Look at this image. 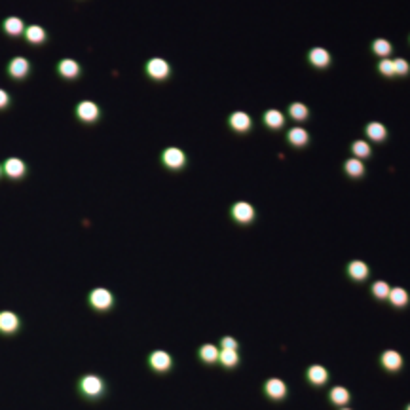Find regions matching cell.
<instances>
[{"instance_id":"6da1fadb","label":"cell","mask_w":410,"mask_h":410,"mask_svg":"<svg viewBox=\"0 0 410 410\" xmlns=\"http://www.w3.org/2000/svg\"><path fill=\"white\" fill-rule=\"evenodd\" d=\"M31 72H32V63L23 55H16L6 63V74L14 82H25L31 76Z\"/></svg>"},{"instance_id":"7a4b0ae2","label":"cell","mask_w":410,"mask_h":410,"mask_svg":"<svg viewBox=\"0 0 410 410\" xmlns=\"http://www.w3.org/2000/svg\"><path fill=\"white\" fill-rule=\"evenodd\" d=\"M105 389L107 386H105L103 378L97 374H86L78 380V391L88 399H99L105 393Z\"/></svg>"},{"instance_id":"3957f363","label":"cell","mask_w":410,"mask_h":410,"mask_svg":"<svg viewBox=\"0 0 410 410\" xmlns=\"http://www.w3.org/2000/svg\"><path fill=\"white\" fill-rule=\"evenodd\" d=\"M2 173L10 181H23L29 175V165L19 156H8L2 161Z\"/></svg>"},{"instance_id":"277c9868","label":"cell","mask_w":410,"mask_h":410,"mask_svg":"<svg viewBox=\"0 0 410 410\" xmlns=\"http://www.w3.org/2000/svg\"><path fill=\"white\" fill-rule=\"evenodd\" d=\"M88 302L95 312H109L114 306V295L105 287H97V289L90 291Z\"/></svg>"},{"instance_id":"5b68a950","label":"cell","mask_w":410,"mask_h":410,"mask_svg":"<svg viewBox=\"0 0 410 410\" xmlns=\"http://www.w3.org/2000/svg\"><path fill=\"white\" fill-rule=\"evenodd\" d=\"M74 116L82 124H95L101 118V109H99L97 103H93L90 99H84L74 107Z\"/></svg>"},{"instance_id":"8992f818","label":"cell","mask_w":410,"mask_h":410,"mask_svg":"<svg viewBox=\"0 0 410 410\" xmlns=\"http://www.w3.org/2000/svg\"><path fill=\"white\" fill-rule=\"evenodd\" d=\"M21 329V317L12 310L0 312V334L2 336H14Z\"/></svg>"},{"instance_id":"52a82bcc","label":"cell","mask_w":410,"mask_h":410,"mask_svg":"<svg viewBox=\"0 0 410 410\" xmlns=\"http://www.w3.org/2000/svg\"><path fill=\"white\" fill-rule=\"evenodd\" d=\"M144 70H146V74H148L152 80H156V82L167 80L169 74H171L169 63H167L165 59H161V57H152V59H148L146 65H144Z\"/></svg>"},{"instance_id":"ba28073f","label":"cell","mask_w":410,"mask_h":410,"mask_svg":"<svg viewBox=\"0 0 410 410\" xmlns=\"http://www.w3.org/2000/svg\"><path fill=\"white\" fill-rule=\"evenodd\" d=\"M55 70H57V76L63 78V80H76V78H80V74H82V65H80L76 59L65 57V59L57 61Z\"/></svg>"},{"instance_id":"9c48e42d","label":"cell","mask_w":410,"mask_h":410,"mask_svg":"<svg viewBox=\"0 0 410 410\" xmlns=\"http://www.w3.org/2000/svg\"><path fill=\"white\" fill-rule=\"evenodd\" d=\"M161 161L167 169H181L186 163V154L177 146H169L161 152Z\"/></svg>"},{"instance_id":"30bf717a","label":"cell","mask_w":410,"mask_h":410,"mask_svg":"<svg viewBox=\"0 0 410 410\" xmlns=\"http://www.w3.org/2000/svg\"><path fill=\"white\" fill-rule=\"evenodd\" d=\"M23 38L29 46H42L47 42V32L42 25H27L25 27V32H23Z\"/></svg>"},{"instance_id":"8fae6325","label":"cell","mask_w":410,"mask_h":410,"mask_svg":"<svg viewBox=\"0 0 410 410\" xmlns=\"http://www.w3.org/2000/svg\"><path fill=\"white\" fill-rule=\"evenodd\" d=\"M148 364H150V368L156 370V372H167V370L173 366V359H171V355H169L167 351L156 349V351H152V353L148 355Z\"/></svg>"},{"instance_id":"7c38bea8","label":"cell","mask_w":410,"mask_h":410,"mask_svg":"<svg viewBox=\"0 0 410 410\" xmlns=\"http://www.w3.org/2000/svg\"><path fill=\"white\" fill-rule=\"evenodd\" d=\"M25 21L21 17H16V16H10L2 21V32L6 36H12V38H17V36H23L25 32Z\"/></svg>"},{"instance_id":"4fadbf2b","label":"cell","mask_w":410,"mask_h":410,"mask_svg":"<svg viewBox=\"0 0 410 410\" xmlns=\"http://www.w3.org/2000/svg\"><path fill=\"white\" fill-rule=\"evenodd\" d=\"M232 217H234L237 222L247 224V222H251V221L254 219V209H252V205L247 204V202H237V204L232 207Z\"/></svg>"},{"instance_id":"5bb4252c","label":"cell","mask_w":410,"mask_h":410,"mask_svg":"<svg viewBox=\"0 0 410 410\" xmlns=\"http://www.w3.org/2000/svg\"><path fill=\"white\" fill-rule=\"evenodd\" d=\"M264 391H266V395H268L270 399L279 401V399H283V397L287 395V386H285V382H283L281 378H270V380L264 384Z\"/></svg>"},{"instance_id":"9a60e30c","label":"cell","mask_w":410,"mask_h":410,"mask_svg":"<svg viewBox=\"0 0 410 410\" xmlns=\"http://www.w3.org/2000/svg\"><path fill=\"white\" fill-rule=\"evenodd\" d=\"M306 376H308V380H310L314 386H323V384L329 380V372H327V368L321 366V364H312V366L308 368Z\"/></svg>"},{"instance_id":"2e32d148","label":"cell","mask_w":410,"mask_h":410,"mask_svg":"<svg viewBox=\"0 0 410 410\" xmlns=\"http://www.w3.org/2000/svg\"><path fill=\"white\" fill-rule=\"evenodd\" d=\"M382 366L386 370H399L403 366V357L399 351H393V349H387L382 353Z\"/></svg>"},{"instance_id":"e0dca14e","label":"cell","mask_w":410,"mask_h":410,"mask_svg":"<svg viewBox=\"0 0 410 410\" xmlns=\"http://www.w3.org/2000/svg\"><path fill=\"white\" fill-rule=\"evenodd\" d=\"M310 63H312L314 67L325 68L329 63H331V53H329L325 47H314V49L310 51Z\"/></svg>"},{"instance_id":"ac0fdd59","label":"cell","mask_w":410,"mask_h":410,"mask_svg":"<svg viewBox=\"0 0 410 410\" xmlns=\"http://www.w3.org/2000/svg\"><path fill=\"white\" fill-rule=\"evenodd\" d=\"M230 126L236 131L243 133V131H247L251 127V116L247 112H234L230 116Z\"/></svg>"},{"instance_id":"d6986e66","label":"cell","mask_w":410,"mask_h":410,"mask_svg":"<svg viewBox=\"0 0 410 410\" xmlns=\"http://www.w3.org/2000/svg\"><path fill=\"white\" fill-rule=\"evenodd\" d=\"M347 273H349L351 279L363 281V279L368 277V266L364 262H361V260H353V262L347 264Z\"/></svg>"},{"instance_id":"ffe728a7","label":"cell","mask_w":410,"mask_h":410,"mask_svg":"<svg viewBox=\"0 0 410 410\" xmlns=\"http://www.w3.org/2000/svg\"><path fill=\"white\" fill-rule=\"evenodd\" d=\"M364 133L368 135V139H372V141L380 142V141H384V139L387 137V129H386V126H384V124H380V122H370V124L366 126Z\"/></svg>"},{"instance_id":"44dd1931","label":"cell","mask_w":410,"mask_h":410,"mask_svg":"<svg viewBox=\"0 0 410 410\" xmlns=\"http://www.w3.org/2000/svg\"><path fill=\"white\" fill-rule=\"evenodd\" d=\"M389 302L393 304V306H397V308H403V306H407V302H409V293L403 289V287H395V289H391L389 291Z\"/></svg>"},{"instance_id":"7402d4cb","label":"cell","mask_w":410,"mask_h":410,"mask_svg":"<svg viewBox=\"0 0 410 410\" xmlns=\"http://www.w3.org/2000/svg\"><path fill=\"white\" fill-rule=\"evenodd\" d=\"M264 124L268 126V127H272V129H279V127H283V124H285V116L279 112V110H266V114H264Z\"/></svg>"},{"instance_id":"603a6c76","label":"cell","mask_w":410,"mask_h":410,"mask_svg":"<svg viewBox=\"0 0 410 410\" xmlns=\"http://www.w3.org/2000/svg\"><path fill=\"white\" fill-rule=\"evenodd\" d=\"M287 139H289V142L295 144V146H304V144L310 141V135H308V131L302 129V127H293V129L289 131Z\"/></svg>"},{"instance_id":"cb8c5ba5","label":"cell","mask_w":410,"mask_h":410,"mask_svg":"<svg viewBox=\"0 0 410 410\" xmlns=\"http://www.w3.org/2000/svg\"><path fill=\"white\" fill-rule=\"evenodd\" d=\"M219 351L221 349L217 346L205 344V346L200 347V357H202V361H205V363H215V361H219Z\"/></svg>"},{"instance_id":"d4e9b609","label":"cell","mask_w":410,"mask_h":410,"mask_svg":"<svg viewBox=\"0 0 410 410\" xmlns=\"http://www.w3.org/2000/svg\"><path fill=\"white\" fill-rule=\"evenodd\" d=\"M344 169H346V173L349 175V177H361L364 173V165L361 159L357 158H351L346 161V165H344Z\"/></svg>"},{"instance_id":"484cf974","label":"cell","mask_w":410,"mask_h":410,"mask_svg":"<svg viewBox=\"0 0 410 410\" xmlns=\"http://www.w3.org/2000/svg\"><path fill=\"white\" fill-rule=\"evenodd\" d=\"M219 361H221V364H224V366H236L237 364V361H239V357H237V349H221L219 351Z\"/></svg>"},{"instance_id":"4316f807","label":"cell","mask_w":410,"mask_h":410,"mask_svg":"<svg viewBox=\"0 0 410 410\" xmlns=\"http://www.w3.org/2000/svg\"><path fill=\"white\" fill-rule=\"evenodd\" d=\"M331 401H332L334 405H346V403L349 401V391L342 386L332 387V389H331Z\"/></svg>"},{"instance_id":"83f0119b","label":"cell","mask_w":410,"mask_h":410,"mask_svg":"<svg viewBox=\"0 0 410 410\" xmlns=\"http://www.w3.org/2000/svg\"><path fill=\"white\" fill-rule=\"evenodd\" d=\"M372 51H374L376 55H380V57L386 59L387 55L391 53V44L387 42L386 38H376V40L372 42Z\"/></svg>"},{"instance_id":"f1b7e54d","label":"cell","mask_w":410,"mask_h":410,"mask_svg":"<svg viewBox=\"0 0 410 410\" xmlns=\"http://www.w3.org/2000/svg\"><path fill=\"white\" fill-rule=\"evenodd\" d=\"M289 116H291L293 120L302 122V120L308 118V107H306L304 103H293V105L289 107Z\"/></svg>"},{"instance_id":"f546056e","label":"cell","mask_w":410,"mask_h":410,"mask_svg":"<svg viewBox=\"0 0 410 410\" xmlns=\"http://www.w3.org/2000/svg\"><path fill=\"white\" fill-rule=\"evenodd\" d=\"M351 152H353V156L357 159L368 158V156H370V146H368V142H364V141H355V142L351 144Z\"/></svg>"},{"instance_id":"4dcf8cb0","label":"cell","mask_w":410,"mask_h":410,"mask_svg":"<svg viewBox=\"0 0 410 410\" xmlns=\"http://www.w3.org/2000/svg\"><path fill=\"white\" fill-rule=\"evenodd\" d=\"M389 285H387L386 281H376L374 285H372V295L376 296V298H380V300H384V298H387L389 296Z\"/></svg>"},{"instance_id":"1f68e13d","label":"cell","mask_w":410,"mask_h":410,"mask_svg":"<svg viewBox=\"0 0 410 410\" xmlns=\"http://www.w3.org/2000/svg\"><path fill=\"white\" fill-rule=\"evenodd\" d=\"M378 70L384 74V76H393L395 74V70H393V59H382L380 61V65H378Z\"/></svg>"},{"instance_id":"d6a6232c","label":"cell","mask_w":410,"mask_h":410,"mask_svg":"<svg viewBox=\"0 0 410 410\" xmlns=\"http://www.w3.org/2000/svg\"><path fill=\"white\" fill-rule=\"evenodd\" d=\"M393 70H395V74L405 76V74H409L410 67L405 59H393Z\"/></svg>"},{"instance_id":"836d02e7","label":"cell","mask_w":410,"mask_h":410,"mask_svg":"<svg viewBox=\"0 0 410 410\" xmlns=\"http://www.w3.org/2000/svg\"><path fill=\"white\" fill-rule=\"evenodd\" d=\"M10 107H12V95L6 90L0 88V112L2 110H8Z\"/></svg>"},{"instance_id":"e575fe53","label":"cell","mask_w":410,"mask_h":410,"mask_svg":"<svg viewBox=\"0 0 410 410\" xmlns=\"http://www.w3.org/2000/svg\"><path fill=\"white\" fill-rule=\"evenodd\" d=\"M221 347H222V349H237V340L232 338V336H224V338L221 340Z\"/></svg>"},{"instance_id":"d590c367","label":"cell","mask_w":410,"mask_h":410,"mask_svg":"<svg viewBox=\"0 0 410 410\" xmlns=\"http://www.w3.org/2000/svg\"><path fill=\"white\" fill-rule=\"evenodd\" d=\"M4 177V173H2V163H0V179Z\"/></svg>"},{"instance_id":"8d00e7d4","label":"cell","mask_w":410,"mask_h":410,"mask_svg":"<svg viewBox=\"0 0 410 410\" xmlns=\"http://www.w3.org/2000/svg\"><path fill=\"white\" fill-rule=\"evenodd\" d=\"M342 410H351V409H342Z\"/></svg>"},{"instance_id":"74e56055","label":"cell","mask_w":410,"mask_h":410,"mask_svg":"<svg viewBox=\"0 0 410 410\" xmlns=\"http://www.w3.org/2000/svg\"><path fill=\"white\" fill-rule=\"evenodd\" d=\"M407 410H410V405H409V409H407Z\"/></svg>"}]
</instances>
